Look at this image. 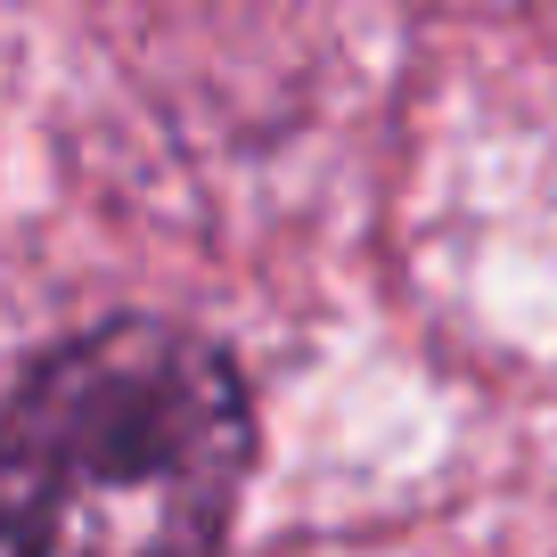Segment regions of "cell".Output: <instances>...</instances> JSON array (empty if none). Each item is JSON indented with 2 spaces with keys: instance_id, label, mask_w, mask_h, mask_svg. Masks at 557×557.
Here are the masks:
<instances>
[{
  "instance_id": "1",
  "label": "cell",
  "mask_w": 557,
  "mask_h": 557,
  "mask_svg": "<svg viewBox=\"0 0 557 557\" xmlns=\"http://www.w3.org/2000/svg\"><path fill=\"white\" fill-rule=\"evenodd\" d=\"M246 468L238 361L181 320H107L0 401V557H213Z\"/></svg>"
}]
</instances>
